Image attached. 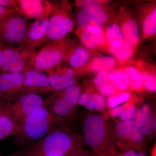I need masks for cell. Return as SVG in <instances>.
<instances>
[{"mask_svg":"<svg viewBox=\"0 0 156 156\" xmlns=\"http://www.w3.org/2000/svg\"><path fill=\"white\" fill-rule=\"evenodd\" d=\"M84 144L80 134L66 127L53 131L40 140L28 144L8 156H63L83 148Z\"/></svg>","mask_w":156,"mask_h":156,"instance_id":"1","label":"cell"},{"mask_svg":"<svg viewBox=\"0 0 156 156\" xmlns=\"http://www.w3.org/2000/svg\"><path fill=\"white\" fill-rule=\"evenodd\" d=\"M84 144L97 156H119L111 128L103 117L97 114L89 115L83 124Z\"/></svg>","mask_w":156,"mask_h":156,"instance_id":"2","label":"cell"},{"mask_svg":"<svg viewBox=\"0 0 156 156\" xmlns=\"http://www.w3.org/2000/svg\"><path fill=\"white\" fill-rule=\"evenodd\" d=\"M66 120L55 115L45 105L37 108L20 125L18 136L27 144L40 140L53 131L66 128Z\"/></svg>","mask_w":156,"mask_h":156,"instance_id":"3","label":"cell"},{"mask_svg":"<svg viewBox=\"0 0 156 156\" xmlns=\"http://www.w3.org/2000/svg\"><path fill=\"white\" fill-rule=\"evenodd\" d=\"M77 44L75 40L67 36L49 42L37 51L32 68L49 74L54 67L64 61Z\"/></svg>","mask_w":156,"mask_h":156,"instance_id":"4","label":"cell"},{"mask_svg":"<svg viewBox=\"0 0 156 156\" xmlns=\"http://www.w3.org/2000/svg\"><path fill=\"white\" fill-rule=\"evenodd\" d=\"M111 129L116 148L119 153L135 150L147 154L145 137L134 120L116 122Z\"/></svg>","mask_w":156,"mask_h":156,"instance_id":"5","label":"cell"},{"mask_svg":"<svg viewBox=\"0 0 156 156\" xmlns=\"http://www.w3.org/2000/svg\"><path fill=\"white\" fill-rule=\"evenodd\" d=\"M53 2V7L49 18L48 41L63 38L73 30L75 21L72 7L68 1Z\"/></svg>","mask_w":156,"mask_h":156,"instance_id":"6","label":"cell"},{"mask_svg":"<svg viewBox=\"0 0 156 156\" xmlns=\"http://www.w3.org/2000/svg\"><path fill=\"white\" fill-rule=\"evenodd\" d=\"M37 51L28 46L4 48L0 61V74L22 73L32 68Z\"/></svg>","mask_w":156,"mask_h":156,"instance_id":"7","label":"cell"},{"mask_svg":"<svg viewBox=\"0 0 156 156\" xmlns=\"http://www.w3.org/2000/svg\"><path fill=\"white\" fill-rule=\"evenodd\" d=\"M80 94V87L74 85L55 92L44 100L45 105L53 114L66 120L75 111Z\"/></svg>","mask_w":156,"mask_h":156,"instance_id":"8","label":"cell"},{"mask_svg":"<svg viewBox=\"0 0 156 156\" xmlns=\"http://www.w3.org/2000/svg\"><path fill=\"white\" fill-rule=\"evenodd\" d=\"M27 20L16 11L0 23V43L4 48L23 45Z\"/></svg>","mask_w":156,"mask_h":156,"instance_id":"9","label":"cell"},{"mask_svg":"<svg viewBox=\"0 0 156 156\" xmlns=\"http://www.w3.org/2000/svg\"><path fill=\"white\" fill-rule=\"evenodd\" d=\"M43 105L44 101L41 95L30 93L20 95L0 109L21 125L35 109Z\"/></svg>","mask_w":156,"mask_h":156,"instance_id":"10","label":"cell"},{"mask_svg":"<svg viewBox=\"0 0 156 156\" xmlns=\"http://www.w3.org/2000/svg\"><path fill=\"white\" fill-rule=\"evenodd\" d=\"M24 73L0 74V108L23 95Z\"/></svg>","mask_w":156,"mask_h":156,"instance_id":"11","label":"cell"},{"mask_svg":"<svg viewBox=\"0 0 156 156\" xmlns=\"http://www.w3.org/2000/svg\"><path fill=\"white\" fill-rule=\"evenodd\" d=\"M16 11L25 19L48 18L53 2L47 0H16Z\"/></svg>","mask_w":156,"mask_h":156,"instance_id":"12","label":"cell"},{"mask_svg":"<svg viewBox=\"0 0 156 156\" xmlns=\"http://www.w3.org/2000/svg\"><path fill=\"white\" fill-rule=\"evenodd\" d=\"M48 18L28 23L23 45L36 49L48 41Z\"/></svg>","mask_w":156,"mask_h":156,"instance_id":"13","label":"cell"},{"mask_svg":"<svg viewBox=\"0 0 156 156\" xmlns=\"http://www.w3.org/2000/svg\"><path fill=\"white\" fill-rule=\"evenodd\" d=\"M50 81L48 75L33 68L24 73L23 95L27 93L38 94L48 92Z\"/></svg>","mask_w":156,"mask_h":156,"instance_id":"14","label":"cell"},{"mask_svg":"<svg viewBox=\"0 0 156 156\" xmlns=\"http://www.w3.org/2000/svg\"><path fill=\"white\" fill-rule=\"evenodd\" d=\"M144 137H151L155 134L156 120L151 106L147 103L141 105L137 108L133 119Z\"/></svg>","mask_w":156,"mask_h":156,"instance_id":"15","label":"cell"},{"mask_svg":"<svg viewBox=\"0 0 156 156\" xmlns=\"http://www.w3.org/2000/svg\"><path fill=\"white\" fill-rule=\"evenodd\" d=\"M119 25L124 41L136 48L140 40L137 20L131 14L126 12L122 16Z\"/></svg>","mask_w":156,"mask_h":156,"instance_id":"16","label":"cell"},{"mask_svg":"<svg viewBox=\"0 0 156 156\" xmlns=\"http://www.w3.org/2000/svg\"><path fill=\"white\" fill-rule=\"evenodd\" d=\"M116 59L112 56H96L91 59L88 63L80 69L76 70V75L82 73L92 72L98 73H110L116 66Z\"/></svg>","mask_w":156,"mask_h":156,"instance_id":"17","label":"cell"},{"mask_svg":"<svg viewBox=\"0 0 156 156\" xmlns=\"http://www.w3.org/2000/svg\"><path fill=\"white\" fill-rule=\"evenodd\" d=\"M76 6L87 11L103 24L107 21L108 14L102 2L96 0H81L75 2Z\"/></svg>","mask_w":156,"mask_h":156,"instance_id":"18","label":"cell"},{"mask_svg":"<svg viewBox=\"0 0 156 156\" xmlns=\"http://www.w3.org/2000/svg\"><path fill=\"white\" fill-rule=\"evenodd\" d=\"M91 57V54L83 46L76 44L72 49L64 61L67 62L71 68L76 70L84 67Z\"/></svg>","mask_w":156,"mask_h":156,"instance_id":"19","label":"cell"},{"mask_svg":"<svg viewBox=\"0 0 156 156\" xmlns=\"http://www.w3.org/2000/svg\"><path fill=\"white\" fill-rule=\"evenodd\" d=\"M76 75L75 71L72 68L65 74L51 73L48 75L50 87L48 92H57L76 85Z\"/></svg>","mask_w":156,"mask_h":156,"instance_id":"20","label":"cell"},{"mask_svg":"<svg viewBox=\"0 0 156 156\" xmlns=\"http://www.w3.org/2000/svg\"><path fill=\"white\" fill-rule=\"evenodd\" d=\"M76 23L79 27L92 34L105 33L103 24L87 11L80 10L76 16Z\"/></svg>","mask_w":156,"mask_h":156,"instance_id":"21","label":"cell"},{"mask_svg":"<svg viewBox=\"0 0 156 156\" xmlns=\"http://www.w3.org/2000/svg\"><path fill=\"white\" fill-rule=\"evenodd\" d=\"M141 30L143 39L154 36L156 33V8L151 5L144 10L141 18Z\"/></svg>","mask_w":156,"mask_h":156,"instance_id":"22","label":"cell"},{"mask_svg":"<svg viewBox=\"0 0 156 156\" xmlns=\"http://www.w3.org/2000/svg\"><path fill=\"white\" fill-rule=\"evenodd\" d=\"M78 105L89 110L102 111L106 107V101L104 96L99 93L85 92L80 95Z\"/></svg>","mask_w":156,"mask_h":156,"instance_id":"23","label":"cell"},{"mask_svg":"<svg viewBox=\"0 0 156 156\" xmlns=\"http://www.w3.org/2000/svg\"><path fill=\"white\" fill-rule=\"evenodd\" d=\"M95 88L104 96L109 97L118 91L110 73L103 72L98 73L93 80Z\"/></svg>","mask_w":156,"mask_h":156,"instance_id":"24","label":"cell"},{"mask_svg":"<svg viewBox=\"0 0 156 156\" xmlns=\"http://www.w3.org/2000/svg\"><path fill=\"white\" fill-rule=\"evenodd\" d=\"M135 66L142 74L144 89L150 92H156V68L154 65L142 62H137Z\"/></svg>","mask_w":156,"mask_h":156,"instance_id":"25","label":"cell"},{"mask_svg":"<svg viewBox=\"0 0 156 156\" xmlns=\"http://www.w3.org/2000/svg\"><path fill=\"white\" fill-rule=\"evenodd\" d=\"M137 110L134 103L128 101L122 105L111 110L110 115L117 122H126L134 119Z\"/></svg>","mask_w":156,"mask_h":156,"instance_id":"26","label":"cell"},{"mask_svg":"<svg viewBox=\"0 0 156 156\" xmlns=\"http://www.w3.org/2000/svg\"><path fill=\"white\" fill-rule=\"evenodd\" d=\"M20 130V124L15 122L12 118L1 110L0 140L13 134L18 136Z\"/></svg>","mask_w":156,"mask_h":156,"instance_id":"27","label":"cell"},{"mask_svg":"<svg viewBox=\"0 0 156 156\" xmlns=\"http://www.w3.org/2000/svg\"><path fill=\"white\" fill-rule=\"evenodd\" d=\"M122 68L128 81L129 89L137 92H141L144 89L143 78L139 70L136 66H132Z\"/></svg>","mask_w":156,"mask_h":156,"instance_id":"28","label":"cell"},{"mask_svg":"<svg viewBox=\"0 0 156 156\" xmlns=\"http://www.w3.org/2000/svg\"><path fill=\"white\" fill-rule=\"evenodd\" d=\"M105 34L108 48H118L123 44L124 39L119 25L116 22L109 25L105 30Z\"/></svg>","mask_w":156,"mask_h":156,"instance_id":"29","label":"cell"},{"mask_svg":"<svg viewBox=\"0 0 156 156\" xmlns=\"http://www.w3.org/2000/svg\"><path fill=\"white\" fill-rule=\"evenodd\" d=\"M135 48L129 43L124 41L120 47L108 48V51L112 53L119 61H127L133 56Z\"/></svg>","mask_w":156,"mask_h":156,"instance_id":"30","label":"cell"},{"mask_svg":"<svg viewBox=\"0 0 156 156\" xmlns=\"http://www.w3.org/2000/svg\"><path fill=\"white\" fill-rule=\"evenodd\" d=\"M131 97V93L126 91H117L109 96L106 104L109 108L112 109L128 101Z\"/></svg>","mask_w":156,"mask_h":156,"instance_id":"31","label":"cell"},{"mask_svg":"<svg viewBox=\"0 0 156 156\" xmlns=\"http://www.w3.org/2000/svg\"><path fill=\"white\" fill-rule=\"evenodd\" d=\"M115 85L119 91H126L129 89L128 81L122 68H117L111 72Z\"/></svg>","mask_w":156,"mask_h":156,"instance_id":"32","label":"cell"},{"mask_svg":"<svg viewBox=\"0 0 156 156\" xmlns=\"http://www.w3.org/2000/svg\"><path fill=\"white\" fill-rule=\"evenodd\" d=\"M76 34L84 48L87 50L96 49L92 40V33L80 27H78L76 30Z\"/></svg>","mask_w":156,"mask_h":156,"instance_id":"33","label":"cell"},{"mask_svg":"<svg viewBox=\"0 0 156 156\" xmlns=\"http://www.w3.org/2000/svg\"><path fill=\"white\" fill-rule=\"evenodd\" d=\"M92 40L96 48L104 49L107 51L105 33L100 34H92Z\"/></svg>","mask_w":156,"mask_h":156,"instance_id":"34","label":"cell"},{"mask_svg":"<svg viewBox=\"0 0 156 156\" xmlns=\"http://www.w3.org/2000/svg\"><path fill=\"white\" fill-rule=\"evenodd\" d=\"M95 154L93 152L85 150L83 148L73 151L63 156H93Z\"/></svg>","mask_w":156,"mask_h":156,"instance_id":"35","label":"cell"},{"mask_svg":"<svg viewBox=\"0 0 156 156\" xmlns=\"http://www.w3.org/2000/svg\"><path fill=\"white\" fill-rule=\"evenodd\" d=\"M0 5L8 10L16 11V0H0Z\"/></svg>","mask_w":156,"mask_h":156,"instance_id":"36","label":"cell"},{"mask_svg":"<svg viewBox=\"0 0 156 156\" xmlns=\"http://www.w3.org/2000/svg\"><path fill=\"white\" fill-rule=\"evenodd\" d=\"M15 11L14 10H8L0 5V23Z\"/></svg>","mask_w":156,"mask_h":156,"instance_id":"37","label":"cell"},{"mask_svg":"<svg viewBox=\"0 0 156 156\" xmlns=\"http://www.w3.org/2000/svg\"><path fill=\"white\" fill-rule=\"evenodd\" d=\"M119 156H148L147 154L139 151L129 150L119 153Z\"/></svg>","mask_w":156,"mask_h":156,"instance_id":"38","label":"cell"},{"mask_svg":"<svg viewBox=\"0 0 156 156\" xmlns=\"http://www.w3.org/2000/svg\"><path fill=\"white\" fill-rule=\"evenodd\" d=\"M4 47L0 43V61L2 59V56L3 51H4Z\"/></svg>","mask_w":156,"mask_h":156,"instance_id":"39","label":"cell"},{"mask_svg":"<svg viewBox=\"0 0 156 156\" xmlns=\"http://www.w3.org/2000/svg\"><path fill=\"white\" fill-rule=\"evenodd\" d=\"M93 156H96V155L95 154V155H94Z\"/></svg>","mask_w":156,"mask_h":156,"instance_id":"40","label":"cell"},{"mask_svg":"<svg viewBox=\"0 0 156 156\" xmlns=\"http://www.w3.org/2000/svg\"><path fill=\"white\" fill-rule=\"evenodd\" d=\"M0 112H1V110H0Z\"/></svg>","mask_w":156,"mask_h":156,"instance_id":"41","label":"cell"}]
</instances>
